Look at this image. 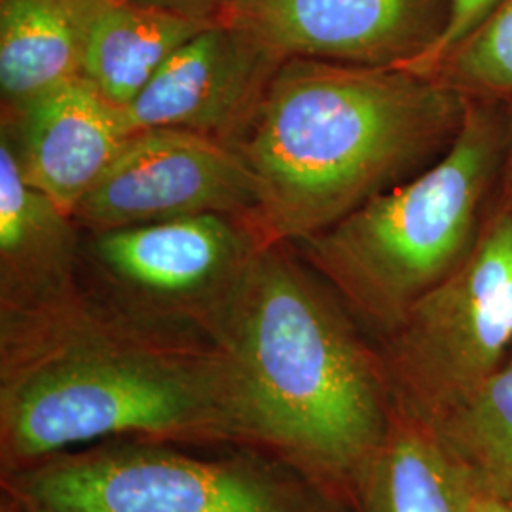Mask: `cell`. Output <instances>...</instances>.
<instances>
[{"mask_svg": "<svg viewBox=\"0 0 512 512\" xmlns=\"http://www.w3.org/2000/svg\"><path fill=\"white\" fill-rule=\"evenodd\" d=\"M162 323L103 310L76 289L2 311L6 469L110 437L236 439L215 349Z\"/></svg>", "mask_w": 512, "mask_h": 512, "instance_id": "obj_1", "label": "cell"}, {"mask_svg": "<svg viewBox=\"0 0 512 512\" xmlns=\"http://www.w3.org/2000/svg\"><path fill=\"white\" fill-rule=\"evenodd\" d=\"M289 249H258L203 321L236 439L308 475L366 473L389 435L384 359Z\"/></svg>", "mask_w": 512, "mask_h": 512, "instance_id": "obj_2", "label": "cell"}, {"mask_svg": "<svg viewBox=\"0 0 512 512\" xmlns=\"http://www.w3.org/2000/svg\"><path fill=\"white\" fill-rule=\"evenodd\" d=\"M463 99L404 67L285 59L230 145L251 171L262 243H298L439 160Z\"/></svg>", "mask_w": 512, "mask_h": 512, "instance_id": "obj_3", "label": "cell"}, {"mask_svg": "<svg viewBox=\"0 0 512 512\" xmlns=\"http://www.w3.org/2000/svg\"><path fill=\"white\" fill-rule=\"evenodd\" d=\"M507 150V105L467 99L458 137L439 160L291 247L389 332L473 255L499 198Z\"/></svg>", "mask_w": 512, "mask_h": 512, "instance_id": "obj_4", "label": "cell"}, {"mask_svg": "<svg viewBox=\"0 0 512 512\" xmlns=\"http://www.w3.org/2000/svg\"><path fill=\"white\" fill-rule=\"evenodd\" d=\"M512 351V211L495 203L473 255L387 332V378L433 420Z\"/></svg>", "mask_w": 512, "mask_h": 512, "instance_id": "obj_5", "label": "cell"}, {"mask_svg": "<svg viewBox=\"0 0 512 512\" xmlns=\"http://www.w3.org/2000/svg\"><path fill=\"white\" fill-rule=\"evenodd\" d=\"M8 490L19 512H287L249 469L150 444L63 452L12 471Z\"/></svg>", "mask_w": 512, "mask_h": 512, "instance_id": "obj_6", "label": "cell"}, {"mask_svg": "<svg viewBox=\"0 0 512 512\" xmlns=\"http://www.w3.org/2000/svg\"><path fill=\"white\" fill-rule=\"evenodd\" d=\"M90 256L122 310L154 321H203L266 247L249 220L198 215L92 234Z\"/></svg>", "mask_w": 512, "mask_h": 512, "instance_id": "obj_7", "label": "cell"}, {"mask_svg": "<svg viewBox=\"0 0 512 512\" xmlns=\"http://www.w3.org/2000/svg\"><path fill=\"white\" fill-rule=\"evenodd\" d=\"M258 194L236 148L184 129L133 133L73 211L92 234L164 220L228 215L255 226Z\"/></svg>", "mask_w": 512, "mask_h": 512, "instance_id": "obj_8", "label": "cell"}, {"mask_svg": "<svg viewBox=\"0 0 512 512\" xmlns=\"http://www.w3.org/2000/svg\"><path fill=\"white\" fill-rule=\"evenodd\" d=\"M452 0H234L217 21L277 59L410 67L442 37Z\"/></svg>", "mask_w": 512, "mask_h": 512, "instance_id": "obj_9", "label": "cell"}, {"mask_svg": "<svg viewBox=\"0 0 512 512\" xmlns=\"http://www.w3.org/2000/svg\"><path fill=\"white\" fill-rule=\"evenodd\" d=\"M279 65L281 59L217 21L169 55L122 109L129 135L184 129L232 145Z\"/></svg>", "mask_w": 512, "mask_h": 512, "instance_id": "obj_10", "label": "cell"}, {"mask_svg": "<svg viewBox=\"0 0 512 512\" xmlns=\"http://www.w3.org/2000/svg\"><path fill=\"white\" fill-rule=\"evenodd\" d=\"M14 122L25 181L69 215L131 137L122 109L84 76L44 93Z\"/></svg>", "mask_w": 512, "mask_h": 512, "instance_id": "obj_11", "label": "cell"}, {"mask_svg": "<svg viewBox=\"0 0 512 512\" xmlns=\"http://www.w3.org/2000/svg\"><path fill=\"white\" fill-rule=\"evenodd\" d=\"M76 224L25 181L16 148L0 137V296L2 311L23 310L76 289Z\"/></svg>", "mask_w": 512, "mask_h": 512, "instance_id": "obj_12", "label": "cell"}, {"mask_svg": "<svg viewBox=\"0 0 512 512\" xmlns=\"http://www.w3.org/2000/svg\"><path fill=\"white\" fill-rule=\"evenodd\" d=\"M82 2L80 76L124 109L165 59L217 21L186 18L128 0Z\"/></svg>", "mask_w": 512, "mask_h": 512, "instance_id": "obj_13", "label": "cell"}, {"mask_svg": "<svg viewBox=\"0 0 512 512\" xmlns=\"http://www.w3.org/2000/svg\"><path fill=\"white\" fill-rule=\"evenodd\" d=\"M80 0H0V92L8 122L80 76Z\"/></svg>", "mask_w": 512, "mask_h": 512, "instance_id": "obj_14", "label": "cell"}, {"mask_svg": "<svg viewBox=\"0 0 512 512\" xmlns=\"http://www.w3.org/2000/svg\"><path fill=\"white\" fill-rule=\"evenodd\" d=\"M372 512H471L478 492L433 433L389 429L366 469Z\"/></svg>", "mask_w": 512, "mask_h": 512, "instance_id": "obj_15", "label": "cell"}, {"mask_svg": "<svg viewBox=\"0 0 512 512\" xmlns=\"http://www.w3.org/2000/svg\"><path fill=\"white\" fill-rule=\"evenodd\" d=\"M476 492L512 494V351L459 403L435 420L431 431Z\"/></svg>", "mask_w": 512, "mask_h": 512, "instance_id": "obj_16", "label": "cell"}, {"mask_svg": "<svg viewBox=\"0 0 512 512\" xmlns=\"http://www.w3.org/2000/svg\"><path fill=\"white\" fill-rule=\"evenodd\" d=\"M425 76L469 101L512 103V0H497Z\"/></svg>", "mask_w": 512, "mask_h": 512, "instance_id": "obj_17", "label": "cell"}, {"mask_svg": "<svg viewBox=\"0 0 512 512\" xmlns=\"http://www.w3.org/2000/svg\"><path fill=\"white\" fill-rule=\"evenodd\" d=\"M495 2L497 0H452L450 19H448V25H446L442 37L437 40V44L427 54L406 69H410L414 73H427L442 55L446 54L454 44H458L459 40L475 27Z\"/></svg>", "mask_w": 512, "mask_h": 512, "instance_id": "obj_18", "label": "cell"}, {"mask_svg": "<svg viewBox=\"0 0 512 512\" xmlns=\"http://www.w3.org/2000/svg\"><path fill=\"white\" fill-rule=\"evenodd\" d=\"M128 2L158 8V10L179 14L186 18L217 21L220 12L234 0H128Z\"/></svg>", "mask_w": 512, "mask_h": 512, "instance_id": "obj_19", "label": "cell"}, {"mask_svg": "<svg viewBox=\"0 0 512 512\" xmlns=\"http://www.w3.org/2000/svg\"><path fill=\"white\" fill-rule=\"evenodd\" d=\"M471 512H512V507L503 497L476 494Z\"/></svg>", "mask_w": 512, "mask_h": 512, "instance_id": "obj_20", "label": "cell"}, {"mask_svg": "<svg viewBox=\"0 0 512 512\" xmlns=\"http://www.w3.org/2000/svg\"><path fill=\"white\" fill-rule=\"evenodd\" d=\"M507 112H509V150H507V164H505V173H503L501 184L512 179V103L507 105Z\"/></svg>", "mask_w": 512, "mask_h": 512, "instance_id": "obj_21", "label": "cell"}, {"mask_svg": "<svg viewBox=\"0 0 512 512\" xmlns=\"http://www.w3.org/2000/svg\"><path fill=\"white\" fill-rule=\"evenodd\" d=\"M499 202L503 205H507L512 211V179L507 183L501 184V190H499Z\"/></svg>", "mask_w": 512, "mask_h": 512, "instance_id": "obj_22", "label": "cell"}, {"mask_svg": "<svg viewBox=\"0 0 512 512\" xmlns=\"http://www.w3.org/2000/svg\"><path fill=\"white\" fill-rule=\"evenodd\" d=\"M507 501H509V505L512 507V494L507 497Z\"/></svg>", "mask_w": 512, "mask_h": 512, "instance_id": "obj_23", "label": "cell"}, {"mask_svg": "<svg viewBox=\"0 0 512 512\" xmlns=\"http://www.w3.org/2000/svg\"><path fill=\"white\" fill-rule=\"evenodd\" d=\"M2 512H14V511H2Z\"/></svg>", "mask_w": 512, "mask_h": 512, "instance_id": "obj_24", "label": "cell"}]
</instances>
